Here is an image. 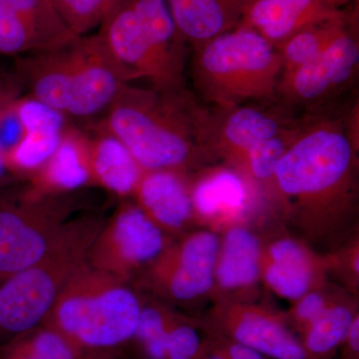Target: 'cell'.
<instances>
[{
    "mask_svg": "<svg viewBox=\"0 0 359 359\" xmlns=\"http://www.w3.org/2000/svg\"><path fill=\"white\" fill-rule=\"evenodd\" d=\"M358 65V40L348 27L313 61L283 72L278 95L290 105L318 102L344 86L355 75Z\"/></svg>",
    "mask_w": 359,
    "mask_h": 359,
    "instance_id": "11",
    "label": "cell"
},
{
    "mask_svg": "<svg viewBox=\"0 0 359 359\" xmlns=\"http://www.w3.org/2000/svg\"><path fill=\"white\" fill-rule=\"evenodd\" d=\"M180 32L193 48L240 25L250 0H166Z\"/></svg>",
    "mask_w": 359,
    "mask_h": 359,
    "instance_id": "20",
    "label": "cell"
},
{
    "mask_svg": "<svg viewBox=\"0 0 359 359\" xmlns=\"http://www.w3.org/2000/svg\"><path fill=\"white\" fill-rule=\"evenodd\" d=\"M271 263L266 280L276 294L290 299H301L308 292L311 271L304 250L290 240L276 242L269 252Z\"/></svg>",
    "mask_w": 359,
    "mask_h": 359,
    "instance_id": "24",
    "label": "cell"
},
{
    "mask_svg": "<svg viewBox=\"0 0 359 359\" xmlns=\"http://www.w3.org/2000/svg\"><path fill=\"white\" fill-rule=\"evenodd\" d=\"M142 302L126 278L88 262L73 276L43 325L99 359H119L133 339Z\"/></svg>",
    "mask_w": 359,
    "mask_h": 359,
    "instance_id": "3",
    "label": "cell"
},
{
    "mask_svg": "<svg viewBox=\"0 0 359 359\" xmlns=\"http://www.w3.org/2000/svg\"><path fill=\"white\" fill-rule=\"evenodd\" d=\"M194 50L195 88L218 109L269 102L278 96L282 59L278 49L254 30L238 26Z\"/></svg>",
    "mask_w": 359,
    "mask_h": 359,
    "instance_id": "5",
    "label": "cell"
},
{
    "mask_svg": "<svg viewBox=\"0 0 359 359\" xmlns=\"http://www.w3.org/2000/svg\"><path fill=\"white\" fill-rule=\"evenodd\" d=\"M212 337L214 339L211 341L207 342L208 346L226 359H273L255 351L254 348L226 339L221 335L214 334Z\"/></svg>",
    "mask_w": 359,
    "mask_h": 359,
    "instance_id": "30",
    "label": "cell"
},
{
    "mask_svg": "<svg viewBox=\"0 0 359 359\" xmlns=\"http://www.w3.org/2000/svg\"><path fill=\"white\" fill-rule=\"evenodd\" d=\"M0 359H99L80 351L48 325H42L0 346Z\"/></svg>",
    "mask_w": 359,
    "mask_h": 359,
    "instance_id": "25",
    "label": "cell"
},
{
    "mask_svg": "<svg viewBox=\"0 0 359 359\" xmlns=\"http://www.w3.org/2000/svg\"><path fill=\"white\" fill-rule=\"evenodd\" d=\"M104 128L128 148L144 171H183L211 151L208 111L185 90L160 91L126 85L105 111Z\"/></svg>",
    "mask_w": 359,
    "mask_h": 359,
    "instance_id": "1",
    "label": "cell"
},
{
    "mask_svg": "<svg viewBox=\"0 0 359 359\" xmlns=\"http://www.w3.org/2000/svg\"><path fill=\"white\" fill-rule=\"evenodd\" d=\"M193 210L205 217L237 214L249 200L242 176L231 170H217L199 180L191 192Z\"/></svg>",
    "mask_w": 359,
    "mask_h": 359,
    "instance_id": "23",
    "label": "cell"
},
{
    "mask_svg": "<svg viewBox=\"0 0 359 359\" xmlns=\"http://www.w3.org/2000/svg\"><path fill=\"white\" fill-rule=\"evenodd\" d=\"M133 196L137 205L163 231L180 230L192 215L191 192L180 171H144Z\"/></svg>",
    "mask_w": 359,
    "mask_h": 359,
    "instance_id": "19",
    "label": "cell"
},
{
    "mask_svg": "<svg viewBox=\"0 0 359 359\" xmlns=\"http://www.w3.org/2000/svg\"><path fill=\"white\" fill-rule=\"evenodd\" d=\"M74 37L50 0H0V55L48 50Z\"/></svg>",
    "mask_w": 359,
    "mask_h": 359,
    "instance_id": "12",
    "label": "cell"
},
{
    "mask_svg": "<svg viewBox=\"0 0 359 359\" xmlns=\"http://www.w3.org/2000/svg\"><path fill=\"white\" fill-rule=\"evenodd\" d=\"M215 334L254 348L273 359H309L302 342L275 316L242 311L226 316Z\"/></svg>",
    "mask_w": 359,
    "mask_h": 359,
    "instance_id": "18",
    "label": "cell"
},
{
    "mask_svg": "<svg viewBox=\"0 0 359 359\" xmlns=\"http://www.w3.org/2000/svg\"><path fill=\"white\" fill-rule=\"evenodd\" d=\"M344 14L321 0H250L238 26L259 33L276 48L304 28Z\"/></svg>",
    "mask_w": 359,
    "mask_h": 359,
    "instance_id": "16",
    "label": "cell"
},
{
    "mask_svg": "<svg viewBox=\"0 0 359 359\" xmlns=\"http://www.w3.org/2000/svg\"><path fill=\"white\" fill-rule=\"evenodd\" d=\"M22 136L8 149H2L4 164L13 177L29 179L50 159L66 129V116L29 96L14 104Z\"/></svg>",
    "mask_w": 359,
    "mask_h": 359,
    "instance_id": "13",
    "label": "cell"
},
{
    "mask_svg": "<svg viewBox=\"0 0 359 359\" xmlns=\"http://www.w3.org/2000/svg\"><path fill=\"white\" fill-rule=\"evenodd\" d=\"M353 139L344 124L321 119L301 125L273 175L278 190L304 207H327L347 199L353 181Z\"/></svg>",
    "mask_w": 359,
    "mask_h": 359,
    "instance_id": "7",
    "label": "cell"
},
{
    "mask_svg": "<svg viewBox=\"0 0 359 359\" xmlns=\"http://www.w3.org/2000/svg\"><path fill=\"white\" fill-rule=\"evenodd\" d=\"M327 309L323 295L316 292L306 294L302 295L301 302L295 308V318L306 328L318 320Z\"/></svg>",
    "mask_w": 359,
    "mask_h": 359,
    "instance_id": "31",
    "label": "cell"
},
{
    "mask_svg": "<svg viewBox=\"0 0 359 359\" xmlns=\"http://www.w3.org/2000/svg\"><path fill=\"white\" fill-rule=\"evenodd\" d=\"M104 223L99 216L75 217L42 259L0 283V346L43 323L66 285L87 264Z\"/></svg>",
    "mask_w": 359,
    "mask_h": 359,
    "instance_id": "6",
    "label": "cell"
},
{
    "mask_svg": "<svg viewBox=\"0 0 359 359\" xmlns=\"http://www.w3.org/2000/svg\"><path fill=\"white\" fill-rule=\"evenodd\" d=\"M344 344H346V351H344L342 359H358L359 353V320L358 316L354 318L348 334H347Z\"/></svg>",
    "mask_w": 359,
    "mask_h": 359,
    "instance_id": "32",
    "label": "cell"
},
{
    "mask_svg": "<svg viewBox=\"0 0 359 359\" xmlns=\"http://www.w3.org/2000/svg\"><path fill=\"white\" fill-rule=\"evenodd\" d=\"M354 318L346 306L325 309L318 320L304 328L302 346L309 359L330 358L344 344Z\"/></svg>",
    "mask_w": 359,
    "mask_h": 359,
    "instance_id": "27",
    "label": "cell"
},
{
    "mask_svg": "<svg viewBox=\"0 0 359 359\" xmlns=\"http://www.w3.org/2000/svg\"><path fill=\"white\" fill-rule=\"evenodd\" d=\"M348 28L346 14L304 28L276 47L283 63V72L311 62L327 50Z\"/></svg>",
    "mask_w": 359,
    "mask_h": 359,
    "instance_id": "26",
    "label": "cell"
},
{
    "mask_svg": "<svg viewBox=\"0 0 359 359\" xmlns=\"http://www.w3.org/2000/svg\"><path fill=\"white\" fill-rule=\"evenodd\" d=\"M14 74L27 96L76 118L105 112L131 81L98 33L18 56Z\"/></svg>",
    "mask_w": 359,
    "mask_h": 359,
    "instance_id": "2",
    "label": "cell"
},
{
    "mask_svg": "<svg viewBox=\"0 0 359 359\" xmlns=\"http://www.w3.org/2000/svg\"><path fill=\"white\" fill-rule=\"evenodd\" d=\"M217 263L215 273L222 287L233 290L249 287L259 275V241L244 228L231 229L224 238Z\"/></svg>",
    "mask_w": 359,
    "mask_h": 359,
    "instance_id": "22",
    "label": "cell"
},
{
    "mask_svg": "<svg viewBox=\"0 0 359 359\" xmlns=\"http://www.w3.org/2000/svg\"><path fill=\"white\" fill-rule=\"evenodd\" d=\"M164 231L138 205L124 202L103 224L90 248L93 268L129 280L166 250Z\"/></svg>",
    "mask_w": 359,
    "mask_h": 359,
    "instance_id": "9",
    "label": "cell"
},
{
    "mask_svg": "<svg viewBox=\"0 0 359 359\" xmlns=\"http://www.w3.org/2000/svg\"><path fill=\"white\" fill-rule=\"evenodd\" d=\"M87 136L93 184L118 197L133 195L144 170L128 148L102 125Z\"/></svg>",
    "mask_w": 359,
    "mask_h": 359,
    "instance_id": "21",
    "label": "cell"
},
{
    "mask_svg": "<svg viewBox=\"0 0 359 359\" xmlns=\"http://www.w3.org/2000/svg\"><path fill=\"white\" fill-rule=\"evenodd\" d=\"M59 15L76 36L99 27L120 0H50Z\"/></svg>",
    "mask_w": 359,
    "mask_h": 359,
    "instance_id": "29",
    "label": "cell"
},
{
    "mask_svg": "<svg viewBox=\"0 0 359 359\" xmlns=\"http://www.w3.org/2000/svg\"><path fill=\"white\" fill-rule=\"evenodd\" d=\"M221 115L208 118V136L212 151L238 162L252 147L290 126L287 119L273 110L244 105L219 109Z\"/></svg>",
    "mask_w": 359,
    "mask_h": 359,
    "instance_id": "14",
    "label": "cell"
},
{
    "mask_svg": "<svg viewBox=\"0 0 359 359\" xmlns=\"http://www.w3.org/2000/svg\"><path fill=\"white\" fill-rule=\"evenodd\" d=\"M130 346L142 359H200L203 349L196 327L156 304L142 306Z\"/></svg>",
    "mask_w": 359,
    "mask_h": 359,
    "instance_id": "15",
    "label": "cell"
},
{
    "mask_svg": "<svg viewBox=\"0 0 359 359\" xmlns=\"http://www.w3.org/2000/svg\"><path fill=\"white\" fill-rule=\"evenodd\" d=\"M219 252V240L214 233H195L181 245L165 250L153 262L150 282L171 299L192 301L211 289Z\"/></svg>",
    "mask_w": 359,
    "mask_h": 359,
    "instance_id": "10",
    "label": "cell"
},
{
    "mask_svg": "<svg viewBox=\"0 0 359 359\" xmlns=\"http://www.w3.org/2000/svg\"><path fill=\"white\" fill-rule=\"evenodd\" d=\"M9 177L11 176L8 170L4 164V156H2V148H0V184L6 183Z\"/></svg>",
    "mask_w": 359,
    "mask_h": 359,
    "instance_id": "35",
    "label": "cell"
},
{
    "mask_svg": "<svg viewBox=\"0 0 359 359\" xmlns=\"http://www.w3.org/2000/svg\"><path fill=\"white\" fill-rule=\"evenodd\" d=\"M325 6L337 11H341L342 7L351 4L353 0H321Z\"/></svg>",
    "mask_w": 359,
    "mask_h": 359,
    "instance_id": "34",
    "label": "cell"
},
{
    "mask_svg": "<svg viewBox=\"0 0 359 359\" xmlns=\"http://www.w3.org/2000/svg\"><path fill=\"white\" fill-rule=\"evenodd\" d=\"M69 195L28 198L0 193V283L37 263L72 219Z\"/></svg>",
    "mask_w": 359,
    "mask_h": 359,
    "instance_id": "8",
    "label": "cell"
},
{
    "mask_svg": "<svg viewBox=\"0 0 359 359\" xmlns=\"http://www.w3.org/2000/svg\"><path fill=\"white\" fill-rule=\"evenodd\" d=\"M299 129L301 125H290L276 136L250 149L238 162L244 165L248 174L257 181L273 180L276 168L294 143Z\"/></svg>",
    "mask_w": 359,
    "mask_h": 359,
    "instance_id": "28",
    "label": "cell"
},
{
    "mask_svg": "<svg viewBox=\"0 0 359 359\" xmlns=\"http://www.w3.org/2000/svg\"><path fill=\"white\" fill-rule=\"evenodd\" d=\"M97 33L131 81L146 80L160 91L184 89L188 43L166 0H120Z\"/></svg>",
    "mask_w": 359,
    "mask_h": 359,
    "instance_id": "4",
    "label": "cell"
},
{
    "mask_svg": "<svg viewBox=\"0 0 359 359\" xmlns=\"http://www.w3.org/2000/svg\"><path fill=\"white\" fill-rule=\"evenodd\" d=\"M28 181L21 190L28 198L69 195L93 184L87 134L66 127L54 154Z\"/></svg>",
    "mask_w": 359,
    "mask_h": 359,
    "instance_id": "17",
    "label": "cell"
},
{
    "mask_svg": "<svg viewBox=\"0 0 359 359\" xmlns=\"http://www.w3.org/2000/svg\"><path fill=\"white\" fill-rule=\"evenodd\" d=\"M200 359H226L214 349L211 348L207 344H203L202 354Z\"/></svg>",
    "mask_w": 359,
    "mask_h": 359,
    "instance_id": "33",
    "label": "cell"
}]
</instances>
